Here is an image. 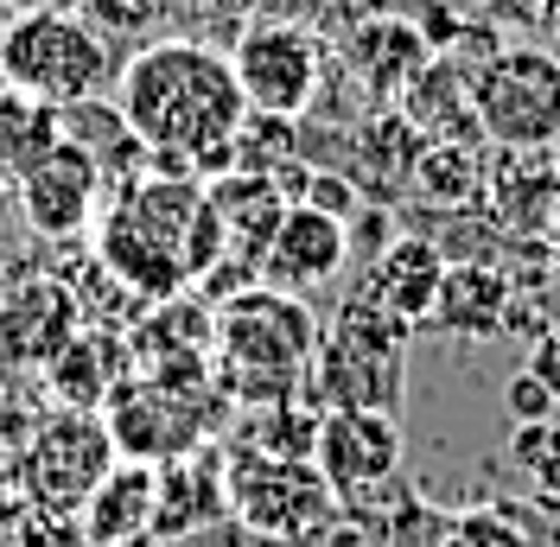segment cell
<instances>
[{"label":"cell","mask_w":560,"mask_h":547,"mask_svg":"<svg viewBox=\"0 0 560 547\" xmlns=\"http://www.w3.org/2000/svg\"><path fill=\"white\" fill-rule=\"evenodd\" d=\"M350 261V230L338 210L325 205H287L275 223V236L261 248V280L280 287V293H313V287H331Z\"/></svg>","instance_id":"5bb4252c"},{"label":"cell","mask_w":560,"mask_h":547,"mask_svg":"<svg viewBox=\"0 0 560 547\" xmlns=\"http://www.w3.org/2000/svg\"><path fill=\"white\" fill-rule=\"evenodd\" d=\"M485 205L503 230L541 236L560 217V160L555 147H490L485 160Z\"/></svg>","instance_id":"9a60e30c"},{"label":"cell","mask_w":560,"mask_h":547,"mask_svg":"<svg viewBox=\"0 0 560 547\" xmlns=\"http://www.w3.org/2000/svg\"><path fill=\"white\" fill-rule=\"evenodd\" d=\"M0 77L45 108H83L115 83V45L83 13H13L0 26Z\"/></svg>","instance_id":"277c9868"},{"label":"cell","mask_w":560,"mask_h":547,"mask_svg":"<svg viewBox=\"0 0 560 547\" xmlns=\"http://www.w3.org/2000/svg\"><path fill=\"white\" fill-rule=\"evenodd\" d=\"M528 370H535V376L560 395V331H541V344L528 350Z\"/></svg>","instance_id":"4316f807"},{"label":"cell","mask_w":560,"mask_h":547,"mask_svg":"<svg viewBox=\"0 0 560 547\" xmlns=\"http://www.w3.org/2000/svg\"><path fill=\"white\" fill-rule=\"evenodd\" d=\"M325 547H383V542H376V535H363L357 522H331V528H325Z\"/></svg>","instance_id":"83f0119b"},{"label":"cell","mask_w":560,"mask_h":547,"mask_svg":"<svg viewBox=\"0 0 560 547\" xmlns=\"http://www.w3.org/2000/svg\"><path fill=\"white\" fill-rule=\"evenodd\" d=\"M77 13H83L108 45H140L166 7H160V0H77Z\"/></svg>","instance_id":"d4e9b609"},{"label":"cell","mask_w":560,"mask_h":547,"mask_svg":"<svg viewBox=\"0 0 560 547\" xmlns=\"http://www.w3.org/2000/svg\"><path fill=\"white\" fill-rule=\"evenodd\" d=\"M115 433H108L103 414H83V408H58L45 414L26 445H20V490L38 515H77L90 503V490L115 472Z\"/></svg>","instance_id":"9c48e42d"},{"label":"cell","mask_w":560,"mask_h":547,"mask_svg":"<svg viewBox=\"0 0 560 547\" xmlns=\"http://www.w3.org/2000/svg\"><path fill=\"white\" fill-rule=\"evenodd\" d=\"M223 478H230V515L255 535H268V542H313L345 510L313 458H280V452L236 445Z\"/></svg>","instance_id":"52a82bcc"},{"label":"cell","mask_w":560,"mask_h":547,"mask_svg":"<svg viewBox=\"0 0 560 547\" xmlns=\"http://www.w3.org/2000/svg\"><path fill=\"white\" fill-rule=\"evenodd\" d=\"M510 472H516L548 510H560V414L555 420H523V427H510Z\"/></svg>","instance_id":"7402d4cb"},{"label":"cell","mask_w":560,"mask_h":547,"mask_svg":"<svg viewBox=\"0 0 560 547\" xmlns=\"http://www.w3.org/2000/svg\"><path fill=\"white\" fill-rule=\"evenodd\" d=\"M0 7H7V0H0Z\"/></svg>","instance_id":"d6a6232c"},{"label":"cell","mask_w":560,"mask_h":547,"mask_svg":"<svg viewBox=\"0 0 560 547\" xmlns=\"http://www.w3.org/2000/svg\"><path fill=\"white\" fill-rule=\"evenodd\" d=\"M555 547H560V528H555Z\"/></svg>","instance_id":"1f68e13d"},{"label":"cell","mask_w":560,"mask_h":547,"mask_svg":"<svg viewBox=\"0 0 560 547\" xmlns=\"http://www.w3.org/2000/svg\"><path fill=\"white\" fill-rule=\"evenodd\" d=\"M115 115L153 153L160 172L223 178L236 166V135L248 121L230 51L205 38H153L115 70Z\"/></svg>","instance_id":"6da1fadb"},{"label":"cell","mask_w":560,"mask_h":547,"mask_svg":"<svg viewBox=\"0 0 560 547\" xmlns=\"http://www.w3.org/2000/svg\"><path fill=\"white\" fill-rule=\"evenodd\" d=\"M446 268H453V261H446L433 242L401 236V242H388V248H383V261L370 268L363 293H370L376 306H388L395 318H408V325H427V318H433V306H440Z\"/></svg>","instance_id":"ac0fdd59"},{"label":"cell","mask_w":560,"mask_h":547,"mask_svg":"<svg viewBox=\"0 0 560 547\" xmlns=\"http://www.w3.org/2000/svg\"><path fill=\"white\" fill-rule=\"evenodd\" d=\"M471 121L490 147H560V58L541 45H497L471 70Z\"/></svg>","instance_id":"8992f818"},{"label":"cell","mask_w":560,"mask_h":547,"mask_svg":"<svg viewBox=\"0 0 560 547\" xmlns=\"http://www.w3.org/2000/svg\"><path fill=\"white\" fill-rule=\"evenodd\" d=\"M236 83H243L248 115H280V121H300L318 96V70H325V45L293 20H261L236 38L230 51Z\"/></svg>","instance_id":"30bf717a"},{"label":"cell","mask_w":560,"mask_h":547,"mask_svg":"<svg viewBox=\"0 0 560 547\" xmlns=\"http://www.w3.org/2000/svg\"><path fill=\"white\" fill-rule=\"evenodd\" d=\"M503 408H510V427H523V420H555L560 395L535 376V370H516V376H510V388H503Z\"/></svg>","instance_id":"484cf974"},{"label":"cell","mask_w":560,"mask_h":547,"mask_svg":"<svg viewBox=\"0 0 560 547\" xmlns=\"http://www.w3.org/2000/svg\"><path fill=\"white\" fill-rule=\"evenodd\" d=\"M510 312H516L510 274L490 268V261H458V268H446L440 306H433L427 325H440L453 338H503L510 331Z\"/></svg>","instance_id":"d6986e66"},{"label":"cell","mask_w":560,"mask_h":547,"mask_svg":"<svg viewBox=\"0 0 560 547\" xmlns=\"http://www.w3.org/2000/svg\"><path fill=\"white\" fill-rule=\"evenodd\" d=\"M7 13H77V0H7Z\"/></svg>","instance_id":"f1b7e54d"},{"label":"cell","mask_w":560,"mask_h":547,"mask_svg":"<svg viewBox=\"0 0 560 547\" xmlns=\"http://www.w3.org/2000/svg\"><path fill=\"white\" fill-rule=\"evenodd\" d=\"M103 210V160L90 140L65 135L45 160L20 172V217L33 223V236H83Z\"/></svg>","instance_id":"4fadbf2b"},{"label":"cell","mask_w":560,"mask_h":547,"mask_svg":"<svg viewBox=\"0 0 560 547\" xmlns=\"http://www.w3.org/2000/svg\"><path fill=\"white\" fill-rule=\"evenodd\" d=\"M7 414H13V401H7V370H0V420H7Z\"/></svg>","instance_id":"4dcf8cb0"},{"label":"cell","mask_w":560,"mask_h":547,"mask_svg":"<svg viewBox=\"0 0 560 547\" xmlns=\"http://www.w3.org/2000/svg\"><path fill=\"white\" fill-rule=\"evenodd\" d=\"M153 510H160V465L115 458V472L90 490L77 522L90 547H135L140 535H153Z\"/></svg>","instance_id":"e0dca14e"},{"label":"cell","mask_w":560,"mask_h":547,"mask_svg":"<svg viewBox=\"0 0 560 547\" xmlns=\"http://www.w3.org/2000/svg\"><path fill=\"white\" fill-rule=\"evenodd\" d=\"M217 382H173V376H135L108 395V433H115V452L121 458H140V465H173V458H191L198 445L210 440L217 427Z\"/></svg>","instance_id":"ba28073f"},{"label":"cell","mask_w":560,"mask_h":547,"mask_svg":"<svg viewBox=\"0 0 560 547\" xmlns=\"http://www.w3.org/2000/svg\"><path fill=\"white\" fill-rule=\"evenodd\" d=\"M535 20H541L548 38H560V0H535Z\"/></svg>","instance_id":"f546056e"},{"label":"cell","mask_w":560,"mask_h":547,"mask_svg":"<svg viewBox=\"0 0 560 547\" xmlns=\"http://www.w3.org/2000/svg\"><path fill=\"white\" fill-rule=\"evenodd\" d=\"M446 522H453V510H433L427 497L408 490V497H395V503L376 515V528H370V535H376L383 547H440V542H446Z\"/></svg>","instance_id":"603a6c76"},{"label":"cell","mask_w":560,"mask_h":547,"mask_svg":"<svg viewBox=\"0 0 560 547\" xmlns=\"http://www.w3.org/2000/svg\"><path fill=\"white\" fill-rule=\"evenodd\" d=\"M210 382L223 401L236 408H280L300 401V388H313V363H318V318L300 293L280 287H243L223 306L210 312Z\"/></svg>","instance_id":"3957f363"},{"label":"cell","mask_w":560,"mask_h":547,"mask_svg":"<svg viewBox=\"0 0 560 547\" xmlns=\"http://www.w3.org/2000/svg\"><path fill=\"white\" fill-rule=\"evenodd\" d=\"M313 465L338 490V503H363L401 478L408 465V433L395 408H325L318 414Z\"/></svg>","instance_id":"8fae6325"},{"label":"cell","mask_w":560,"mask_h":547,"mask_svg":"<svg viewBox=\"0 0 560 547\" xmlns=\"http://www.w3.org/2000/svg\"><path fill=\"white\" fill-rule=\"evenodd\" d=\"M415 185H420V198H433L446 210L471 205V198H485V153L458 147V140H433L415 160Z\"/></svg>","instance_id":"44dd1931"},{"label":"cell","mask_w":560,"mask_h":547,"mask_svg":"<svg viewBox=\"0 0 560 547\" xmlns=\"http://www.w3.org/2000/svg\"><path fill=\"white\" fill-rule=\"evenodd\" d=\"M135 338L128 331H77V338L58 350V363L45 370V388H51V401L58 408H83V414H103L108 395L121 388V382L135 376Z\"/></svg>","instance_id":"2e32d148"},{"label":"cell","mask_w":560,"mask_h":547,"mask_svg":"<svg viewBox=\"0 0 560 547\" xmlns=\"http://www.w3.org/2000/svg\"><path fill=\"white\" fill-rule=\"evenodd\" d=\"M83 331V300L58 274H20L0 287V370L45 376L58 350Z\"/></svg>","instance_id":"7c38bea8"},{"label":"cell","mask_w":560,"mask_h":547,"mask_svg":"<svg viewBox=\"0 0 560 547\" xmlns=\"http://www.w3.org/2000/svg\"><path fill=\"white\" fill-rule=\"evenodd\" d=\"M408 338H415L408 318H395L370 293H357L338 312V325L318 338V363H313L318 408H395L401 401Z\"/></svg>","instance_id":"5b68a950"},{"label":"cell","mask_w":560,"mask_h":547,"mask_svg":"<svg viewBox=\"0 0 560 547\" xmlns=\"http://www.w3.org/2000/svg\"><path fill=\"white\" fill-rule=\"evenodd\" d=\"M440 547H535V542H528V528H523V510L478 503V510H453Z\"/></svg>","instance_id":"cb8c5ba5"},{"label":"cell","mask_w":560,"mask_h":547,"mask_svg":"<svg viewBox=\"0 0 560 547\" xmlns=\"http://www.w3.org/2000/svg\"><path fill=\"white\" fill-rule=\"evenodd\" d=\"M96 261L140 300H178L230 261L223 217L210 205L198 172H147L128 178L96 210Z\"/></svg>","instance_id":"7a4b0ae2"},{"label":"cell","mask_w":560,"mask_h":547,"mask_svg":"<svg viewBox=\"0 0 560 547\" xmlns=\"http://www.w3.org/2000/svg\"><path fill=\"white\" fill-rule=\"evenodd\" d=\"M350 70L376 96H401L427 70V45H420V33L408 20H376V26H363V33L350 38Z\"/></svg>","instance_id":"ffe728a7"}]
</instances>
